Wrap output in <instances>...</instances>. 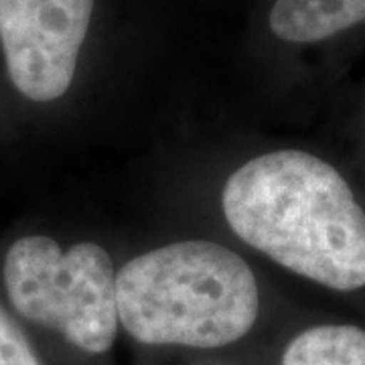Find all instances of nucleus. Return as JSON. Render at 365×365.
Instances as JSON below:
<instances>
[{"instance_id": "2", "label": "nucleus", "mask_w": 365, "mask_h": 365, "mask_svg": "<svg viewBox=\"0 0 365 365\" xmlns=\"http://www.w3.org/2000/svg\"><path fill=\"white\" fill-rule=\"evenodd\" d=\"M118 314L122 335L144 349L225 351L258 331L266 292L246 252L189 235L120 262Z\"/></svg>"}, {"instance_id": "8", "label": "nucleus", "mask_w": 365, "mask_h": 365, "mask_svg": "<svg viewBox=\"0 0 365 365\" xmlns=\"http://www.w3.org/2000/svg\"><path fill=\"white\" fill-rule=\"evenodd\" d=\"M359 143H361V148L365 153V106H364V114H361V130H359Z\"/></svg>"}, {"instance_id": "1", "label": "nucleus", "mask_w": 365, "mask_h": 365, "mask_svg": "<svg viewBox=\"0 0 365 365\" xmlns=\"http://www.w3.org/2000/svg\"><path fill=\"white\" fill-rule=\"evenodd\" d=\"M217 217L248 254L337 299H365V182L297 144L240 158L215 193Z\"/></svg>"}, {"instance_id": "6", "label": "nucleus", "mask_w": 365, "mask_h": 365, "mask_svg": "<svg viewBox=\"0 0 365 365\" xmlns=\"http://www.w3.org/2000/svg\"><path fill=\"white\" fill-rule=\"evenodd\" d=\"M276 365H365V327L353 321H317L290 333Z\"/></svg>"}, {"instance_id": "7", "label": "nucleus", "mask_w": 365, "mask_h": 365, "mask_svg": "<svg viewBox=\"0 0 365 365\" xmlns=\"http://www.w3.org/2000/svg\"><path fill=\"white\" fill-rule=\"evenodd\" d=\"M0 365H47L25 325L0 299Z\"/></svg>"}, {"instance_id": "3", "label": "nucleus", "mask_w": 365, "mask_h": 365, "mask_svg": "<svg viewBox=\"0 0 365 365\" xmlns=\"http://www.w3.org/2000/svg\"><path fill=\"white\" fill-rule=\"evenodd\" d=\"M120 262L91 237L26 232L0 262L2 300L13 314L81 365H108L122 335Z\"/></svg>"}, {"instance_id": "4", "label": "nucleus", "mask_w": 365, "mask_h": 365, "mask_svg": "<svg viewBox=\"0 0 365 365\" xmlns=\"http://www.w3.org/2000/svg\"><path fill=\"white\" fill-rule=\"evenodd\" d=\"M96 0H0V53L14 91L51 106L71 91Z\"/></svg>"}, {"instance_id": "5", "label": "nucleus", "mask_w": 365, "mask_h": 365, "mask_svg": "<svg viewBox=\"0 0 365 365\" xmlns=\"http://www.w3.org/2000/svg\"><path fill=\"white\" fill-rule=\"evenodd\" d=\"M365 23V0H274L268 29L288 45H317Z\"/></svg>"}]
</instances>
